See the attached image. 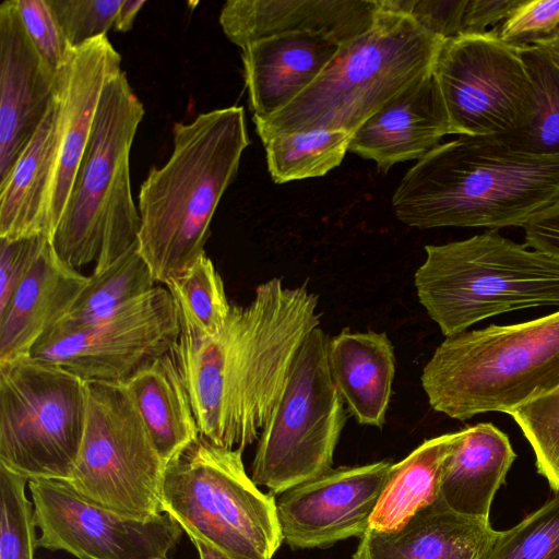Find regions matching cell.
Returning <instances> with one entry per match:
<instances>
[{
	"label": "cell",
	"instance_id": "cell-1",
	"mask_svg": "<svg viewBox=\"0 0 559 559\" xmlns=\"http://www.w3.org/2000/svg\"><path fill=\"white\" fill-rule=\"evenodd\" d=\"M318 296L273 277L242 307L231 305L214 336H179L171 354L200 435L228 449L259 439L285 389L295 356L320 324Z\"/></svg>",
	"mask_w": 559,
	"mask_h": 559
},
{
	"label": "cell",
	"instance_id": "cell-2",
	"mask_svg": "<svg viewBox=\"0 0 559 559\" xmlns=\"http://www.w3.org/2000/svg\"><path fill=\"white\" fill-rule=\"evenodd\" d=\"M559 195V156L513 151L495 136L459 135L404 175L396 217L419 229L523 227Z\"/></svg>",
	"mask_w": 559,
	"mask_h": 559
},
{
	"label": "cell",
	"instance_id": "cell-3",
	"mask_svg": "<svg viewBox=\"0 0 559 559\" xmlns=\"http://www.w3.org/2000/svg\"><path fill=\"white\" fill-rule=\"evenodd\" d=\"M173 153L139 193V251L166 285L204 252L215 210L249 145L243 108L230 106L174 126Z\"/></svg>",
	"mask_w": 559,
	"mask_h": 559
},
{
	"label": "cell",
	"instance_id": "cell-4",
	"mask_svg": "<svg viewBox=\"0 0 559 559\" xmlns=\"http://www.w3.org/2000/svg\"><path fill=\"white\" fill-rule=\"evenodd\" d=\"M379 3L372 26L342 46L304 93L269 119L253 121L261 141L278 132L313 129L353 134L390 99L432 70L444 39Z\"/></svg>",
	"mask_w": 559,
	"mask_h": 559
},
{
	"label": "cell",
	"instance_id": "cell-5",
	"mask_svg": "<svg viewBox=\"0 0 559 559\" xmlns=\"http://www.w3.org/2000/svg\"><path fill=\"white\" fill-rule=\"evenodd\" d=\"M420 379L431 408L457 420L545 395L559 385V310L448 336Z\"/></svg>",
	"mask_w": 559,
	"mask_h": 559
},
{
	"label": "cell",
	"instance_id": "cell-6",
	"mask_svg": "<svg viewBox=\"0 0 559 559\" xmlns=\"http://www.w3.org/2000/svg\"><path fill=\"white\" fill-rule=\"evenodd\" d=\"M414 275L420 305L448 337L490 317L559 307V261L487 230L425 247Z\"/></svg>",
	"mask_w": 559,
	"mask_h": 559
},
{
	"label": "cell",
	"instance_id": "cell-7",
	"mask_svg": "<svg viewBox=\"0 0 559 559\" xmlns=\"http://www.w3.org/2000/svg\"><path fill=\"white\" fill-rule=\"evenodd\" d=\"M160 503L190 538L230 559H272L283 543L276 499L247 474L242 450L202 436L167 464Z\"/></svg>",
	"mask_w": 559,
	"mask_h": 559
},
{
	"label": "cell",
	"instance_id": "cell-8",
	"mask_svg": "<svg viewBox=\"0 0 559 559\" xmlns=\"http://www.w3.org/2000/svg\"><path fill=\"white\" fill-rule=\"evenodd\" d=\"M87 384L29 356L0 364V464L29 479L67 481L81 448Z\"/></svg>",
	"mask_w": 559,
	"mask_h": 559
},
{
	"label": "cell",
	"instance_id": "cell-9",
	"mask_svg": "<svg viewBox=\"0 0 559 559\" xmlns=\"http://www.w3.org/2000/svg\"><path fill=\"white\" fill-rule=\"evenodd\" d=\"M329 343L319 326L308 334L258 439L251 479L272 495H281L333 468L346 413L330 371Z\"/></svg>",
	"mask_w": 559,
	"mask_h": 559
},
{
	"label": "cell",
	"instance_id": "cell-10",
	"mask_svg": "<svg viewBox=\"0 0 559 559\" xmlns=\"http://www.w3.org/2000/svg\"><path fill=\"white\" fill-rule=\"evenodd\" d=\"M84 435L66 481L88 502L146 521L160 515L166 463L123 383L86 382Z\"/></svg>",
	"mask_w": 559,
	"mask_h": 559
},
{
	"label": "cell",
	"instance_id": "cell-11",
	"mask_svg": "<svg viewBox=\"0 0 559 559\" xmlns=\"http://www.w3.org/2000/svg\"><path fill=\"white\" fill-rule=\"evenodd\" d=\"M432 72L451 134L501 136L532 115L534 90L520 47L502 41L498 29L444 39Z\"/></svg>",
	"mask_w": 559,
	"mask_h": 559
},
{
	"label": "cell",
	"instance_id": "cell-12",
	"mask_svg": "<svg viewBox=\"0 0 559 559\" xmlns=\"http://www.w3.org/2000/svg\"><path fill=\"white\" fill-rule=\"evenodd\" d=\"M180 322L169 290H153L97 322L56 324L29 357L61 367L85 382L126 383L154 359L171 353Z\"/></svg>",
	"mask_w": 559,
	"mask_h": 559
},
{
	"label": "cell",
	"instance_id": "cell-13",
	"mask_svg": "<svg viewBox=\"0 0 559 559\" xmlns=\"http://www.w3.org/2000/svg\"><path fill=\"white\" fill-rule=\"evenodd\" d=\"M144 107L121 71L104 88L75 179L50 242L58 257L80 267L96 262L105 209L116 175L127 158Z\"/></svg>",
	"mask_w": 559,
	"mask_h": 559
},
{
	"label": "cell",
	"instance_id": "cell-14",
	"mask_svg": "<svg viewBox=\"0 0 559 559\" xmlns=\"http://www.w3.org/2000/svg\"><path fill=\"white\" fill-rule=\"evenodd\" d=\"M38 547L79 559H167L183 532L162 513L146 521L93 504L66 481L29 479Z\"/></svg>",
	"mask_w": 559,
	"mask_h": 559
},
{
	"label": "cell",
	"instance_id": "cell-15",
	"mask_svg": "<svg viewBox=\"0 0 559 559\" xmlns=\"http://www.w3.org/2000/svg\"><path fill=\"white\" fill-rule=\"evenodd\" d=\"M389 460L332 468L276 498L283 542L294 549L326 548L361 537L386 484Z\"/></svg>",
	"mask_w": 559,
	"mask_h": 559
},
{
	"label": "cell",
	"instance_id": "cell-16",
	"mask_svg": "<svg viewBox=\"0 0 559 559\" xmlns=\"http://www.w3.org/2000/svg\"><path fill=\"white\" fill-rule=\"evenodd\" d=\"M121 71V56L107 35H102L70 48L56 76L58 159L49 204L51 237L67 205L103 91Z\"/></svg>",
	"mask_w": 559,
	"mask_h": 559
},
{
	"label": "cell",
	"instance_id": "cell-17",
	"mask_svg": "<svg viewBox=\"0 0 559 559\" xmlns=\"http://www.w3.org/2000/svg\"><path fill=\"white\" fill-rule=\"evenodd\" d=\"M56 93L47 68L17 13L14 0L0 5V182L14 167Z\"/></svg>",
	"mask_w": 559,
	"mask_h": 559
},
{
	"label": "cell",
	"instance_id": "cell-18",
	"mask_svg": "<svg viewBox=\"0 0 559 559\" xmlns=\"http://www.w3.org/2000/svg\"><path fill=\"white\" fill-rule=\"evenodd\" d=\"M447 134L450 121L431 70L367 119L353 133L348 151L385 173L397 163L420 159Z\"/></svg>",
	"mask_w": 559,
	"mask_h": 559
},
{
	"label": "cell",
	"instance_id": "cell-19",
	"mask_svg": "<svg viewBox=\"0 0 559 559\" xmlns=\"http://www.w3.org/2000/svg\"><path fill=\"white\" fill-rule=\"evenodd\" d=\"M379 9V0H229L219 24L241 49L287 33L323 34L344 46L372 26Z\"/></svg>",
	"mask_w": 559,
	"mask_h": 559
},
{
	"label": "cell",
	"instance_id": "cell-20",
	"mask_svg": "<svg viewBox=\"0 0 559 559\" xmlns=\"http://www.w3.org/2000/svg\"><path fill=\"white\" fill-rule=\"evenodd\" d=\"M343 45L323 34L287 33L242 49L246 86L253 121L266 120L304 93Z\"/></svg>",
	"mask_w": 559,
	"mask_h": 559
},
{
	"label": "cell",
	"instance_id": "cell-21",
	"mask_svg": "<svg viewBox=\"0 0 559 559\" xmlns=\"http://www.w3.org/2000/svg\"><path fill=\"white\" fill-rule=\"evenodd\" d=\"M499 532L490 519L457 513L440 498L396 531L368 530L353 559H486Z\"/></svg>",
	"mask_w": 559,
	"mask_h": 559
},
{
	"label": "cell",
	"instance_id": "cell-22",
	"mask_svg": "<svg viewBox=\"0 0 559 559\" xmlns=\"http://www.w3.org/2000/svg\"><path fill=\"white\" fill-rule=\"evenodd\" d=\"M48 240L7 306L0 310V364L29 356L68 312L87 283Z\"/></svg>",
	"mask_w": 559,
	"mask_h": 559
},
{
	"label": "cell",
	"instance_id": "cell-23",
	"mask_svg": "<svg viewBox=\"0 0 559 559\" xmlns=\"http://www.w3.org/2000/svg\"><path fill=\"white\" fill-rule=\"evenodd\" d=\"M55 97L14 167L0 182V238H51L49 204L58 159Z\"/></svg>",
	"mask_w": 559,
	"mask_h": 559
},
{
	"label": "cell",
	"instance_id": "cell-24",
	"mask_svg": "<svg viewBox=\"0 0 559 559\" xmlns=\"http://www.w3.org/2000/svg\"><path fill=\"white\" fill-rule=\"evenodd\" d=\"M332 379L357 423L382 428L395 376L394 347L382 332L343 330L330 338Z\"/></svg>",
	"mask_w": 559,
	"mask_h": 559
},
{
	"label": "cell",
	"instance_id": "cell-25",
	"mask_svg": "<svg viewBox=\"0 0 559 559\" xmlns=\"http://www.w3.org/2000/svg\"><path fill=\"white\" fill-rule=\"evenodd\" d=\"M515 457L508 435L491 423L465 428L443 469L442 501L457 513L489 519L493 498Z\"/></svg>",
	"mask_w": 559,
	"mask_h": 559
},
{
	"label": "cell",
	"instance_id": "cell-26",
	"mask_svg": "<svg viewBox=\"0 0 559 559\" xmlns=\"http://www.w3.org/2000/svg\"><path fill=\"white\" fill-rule=\"evenodd\" d=\"M124 385L166 465L201 436L171 353L151 361Z\"/></svg>",
	"mask_w": 559,
	"mask_h": 559
},
{
	"label": "cell",
	"instance_id": "cell-27",
	"mask_svg": "<svg viewBox=\"0 0 559 559\" xmlns=\"http://www.w3.org/2000/svg\"><path fill=\"white\" fill-rule=\"evenodd\" d=\"M465 429L425 440L393 464L369 521V530L393 532L439 500L443 469Z\"/></svg>",
	"mask_w": 559,
	"mask_h": 559
},
{
	"label": "cell",
	"instance_id": "cell-28",
	"mask_svg": "<svg viewBox=\"0 0 559 559\" xmlns=\"http://www.w3.org/2000/svg\"><path fill=\"white\" fill-rule=\"evenodd\" d=\"M139 242L99 272H93L66 316L57 323L76 328L114 314L157 286Z\"/></svg>",
	"mask_w": 559,
	"mask_h": 559
},
{
	"label": "cell",
	"instance_id": "cell-29",
	"mask_svg": "<svg viewBox=\"0 0 559 559\" xmlns=\"http://www.w3.org/2000/svg\"><path fill=\"white\" fill-rule=\"evenodd\" d=\"M341 130L286 131L262 140L267 169L275 183L321 177L337 167L352 139Z\"/></svg>",
	"mask_w": 559,
	"mask_h": 559
},
{
	"label": "cell",
	"instance_id": "cell-30",
	"mask_svg": "<svg viewBox=\"0 0 559 559\" xmlns=\"http://www.w3.org/2000/svg\"><path fill=\"white\" fill-rule=\"evenodd\" d=\"M534 90L527 123L495 136L513 151L537 156H559V68L540 47H520Z\"/></svg>",
	"mask_w": 559,
	"mask_h": 559
},
{
	"label": "cell",
	"instance_id": "cell-31",
	"mask_svg": "<svg viewBox=\"0 0 559 559\" xmlns=\"http://www.w3.org/2000/svg\"><path fill=\"white\" fill-rule=\"evenodd\" d=\"M165 286L176 306L181 335L207 338L222 330L231 305L221 275L205 253Z\"/></svg>",
	"mask_w": 559,
	"mask_h": 559
},
{
	"label": "cell",
	"instance_id": "cell-32",
	"mask_svg": "<svg viewBox=\"0 0 559 559\" xmlns=\"http://www.w3.org/2000/svg\"><path fill=\"white\" fill-rule=\"evenodd\" d=\"M521 428L535 454L537 473L559 492V385L507 413Z\"/></svg>",
	"mask_w": 559,
	"mask_h": 559
},
{
	"label": "cell",
	"instance_id": "cell-33",
	"mask_svg": "<svg viewBox=\"0 0 559 559\" xmlns=\"http://www.w3.org/2000/svg\"><path fill=\"white\" fill-rule=\"evenodd\" d=\"M28 479L0 464V559H35L38 547Z\"/></svg>",
	"mask_w": 559,
	"mask_h": 559
},
{
	"label": "cell",
	"instance_id": "cell-34",
	"mask_svg": "<svg viewBox=\"0 0 559 559\" xmlns=\"http://www.w3.org/2000/svg\"><path fill=\"white\" fill-rule=\"evenodd\" d=\"M486 559H559V492L507 531Z\"/></svg>",
	"mask_w": 559,
	"mask_h": 559
},
{
	"label": "cell",
	"instance_id": "cell-35",
	"mask_svg": "<svg viewBox=\"0 0 559 559\" xmlns=\"http://www.w3.org/2000/svg\"><path fill=\"white\" fill-rule=\"evenodd\" d=\"M130 158L121 164L108 194L102 248L93 272H99L139 242L141 218L131 194Z\"/></svg>",
	"mask_w": 559,
	"mask_h": 559
},
{
	"label": "cell",
	"instance_id": "cell-36",
	"mask_svg": "<svg viewBox=\"0 0 559 559\" xmlns=\"http://www.w3.org/2000/svg\"><path fill=\"white\" fill-rule=\"evenodd\" d=\"M69 47L74 48L114 27L122 0H49Z\"/></svg>",
	"mask_w": 559,
	"mask_h": 559
},
{
	"label": "cell",
	"instance_id": "cell-37",
	"mask_svg": "<svg viewBox=\"0 0 559 559\" xmlns=\"http://www.w3.org/2000/svg\"><path fill=\"white\" fill-rule=\"evenodd\" d=\"M17 13L33 45L51 73L57 76L69 47L49 0H14Z\"/></svg>",
	"mask_w": 559,
	"mask_h": 559
},
{
	"label": "cell",
	"instance_id": "cell-38",
	"mask_svg": "<svg viewBox=\"0 0 559 559\" xmlns=\"http://www.w3.org/2000/svg\"><path fill=\"white\" fill-rule=\"evenodd\" d=\"M559 26V0H521L498 27L499 38L522 47L552 34Z\"/></svg>",
	"mask_w": 559,
	"mask_h": 559
},
{
	"label": "cell",
	"instance_id": "cell-39",
	"mask_svg": "<svg viewBox=\"0 0 559 559\" xmlns=\"http://www.w3.org/2000/svg\"><path fill=\"white\" fill-rule=\"evenodd\" d=\"M404 13L431 34L448 39L462 34L467 0H380Z\"/></svg>",
	"mask_w": 559,
	"mask_h": 559
},
{
	"label": "cell",
	"instance_id": "cell-40",
	"mask_svg": "<svg viewBox=\"0 0 559 559\" xmlns=\"http://www.w3.org/2000/svg\"><path fill=\"white\" fill-rule=\"evenodd\" d=\"M48 240L43 235L12 240L0 238V310L24 281Z\"/></svg>",
	"mask_w": 559,
	"mask_h": 559
},
{
	"label": "cell",
	"instance_id": "cell-41",
	"mask_svg": "<svg viewBox=\"0 0 559 559\" xmlns=\"http://www.w3.org/2000/svg\"><path fill=\"white\" fill-rule=\"evenodd\" d=\"M524 245L559 261V195L523 226Z\"/></svg>",
	"mask_w": 559,
	"mask_h": 559
},
{
	"label": "cell",
	"instance_id": "cell-42",
	"mask_svg": "<svg viewBox=\"0 0 559 559\" xmlns=\"http://www.w3.org/2000/svg\"><path fill=\"white\" fill-rule=\"evenodd\" d=\"M521 0H467L463 16L462 34L489 32L488 27L500 25L520 4Z\"/></svg>",
	"mask_w": 559,
	"mask_h": 559
},
{
	"label": "cell",
	"instance_id": "cell-43",
	"mask_svg": "<svg viewBox=\"0 0 559 559\" xmlns=\"http://www.w3.org/2000/svg\"><path fill=\"white\" fill-rule=\"evenodd\" d=\"M146 0H122L114 28L118 32H128L132 28L134 20Z\"/></svg>",
	"mask_w": 559,
	"mask_h": 559
},
{
	"label": "cell",
	"instance_id": "cell-44",
	"mask_svg": "<svg viewBox=\"0 0 559 559\" xmlns=\"http://www.w3.org/2000/svg\"><path fill=\"white\" fill-rule=\"evenodd\" d=\"M531 45L544 49L554 63L559 68V26L549 36L538 39Z\"/></svg>",
	"mask_w": 559,
	"mask_h": 559
},
{
	"label": "cell",
	"instance_id": "cell-45",
	"mask_svg": "<svg viewBox=\"0 0 559 559\" xmlns=\"http://www.w3.org/2000/svg\"><path fill=\"white\" fill-rule=\"evenodd\" d=\"M190 539L198 551L199 559H230L227 555L203 539L197 537H191Z\"/></svg>",
	"mask_w": 559,
	"mask_h": 559
}]
</instances>
